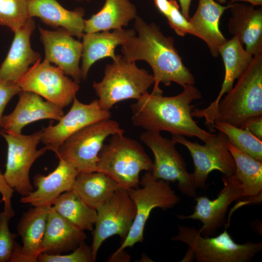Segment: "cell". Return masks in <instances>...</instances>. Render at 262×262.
<instances>
[{
  "instance_id": "8d00e7d4",
  "label": "cell",
  "mask_w": 262,
  "mask_h": 262,
  "mask_svg": "<svg viewBox=\"0 0 262 262\" xmlns=\"http://www.w3.org/2000/svg\"><path fill=\"white\" fill-rule=\"evenodd\" d=\"M14 191V189L6 181L3 174L0 170V193L2 196V201L4 202L3 211L7 213L10 219L15 214L11 203V198Z\"/></svg>"
},
{
  "instance_id": "60d3db41",
  "label": "cell",
  "mask_w": 262,
  "mask_h": 262,
  "mask_svg": "<svg viewBox=\"0 0 262 262\" xmlns=\"http://www.w3.org/2000/svg\"><path fill=\"white\" fill-rule=\"evenodd\" d=\"M181 7V13L189 20L190 8L192 0H179Z\"/></svg>"
},
{
  "instance_id": "4316f807",
  "label": "cell",
  "mask_w": 262,
  "mask_h": 262,
  "mask_svg": "<svg viewBox=\"0 0 262 262\" xmlns=\"http://www.w3.org/2000/svg\"><path fill=\"white\" fill-rule=\"evenodd\" d=\"M119 187L117 182L100 171L79 173L72 190L87 205L97 210L112 196Z\"/></svg>"
},
{
  "instance_id": "ab89813d",
  "label": "cell",
  "mask_w": 262,
  "mask_h": 262,
  "mask_svg": "<svg viewBox=\"0 0 262 262\" xmlns=\"http://www.w3.org/2000/svg\"><path fill=\"white\" fill-rule=\"evenodd\" d=\"M159 12L167 17L169 15L171 6L169 0H153Z\"/></svg>"
},
{
  "instance_id": "d590c367",
  "label": "cell",
  "mask_w": 262,
  "mask_h": 262,
  "mask_svg": "<svg viewBox=\"0 0 262 262\" xmlns=\"http://www.w3.org/2000/svg\"><path fill=\"white\" fill-rule=\"evenodd\" d=\"M21 91L16 83L0 79V135L2 132L1 121L4 109L11 98Z\"/></svg>"
},
{
  "instance_id": "4dcf8cb0",
  "label": "cell",
  "mask_w": 262,
  "mask_h": 262,
  "mask_svg": "<svg viewBox=\"0 0 262 262\" xmlns=\"http://www.w3.org/2000/svg\"><path fill=\"white\" fill-rule=\"evenodd\" d=\"M214 129L223 132L228 142L252 158L262 162V141L248 130L215 120Z\"/></svg>"
},
{
  "instance_id": "603a6c76",
  "label": "cell",
  "mask_w": 262,
  "mask_h": 262,
  "mask_svg": "<svg viewBox=\"0 0 262 262\" xmlns=\"http://www.w3.org/2000/svg\"><path fill=\"white\" fill-rule=\"evenodd\" d=\"M27 3L30 17H38L48 26L63 28L73 36L82 37L85 15L83 8L68 10L57 0H27Z\"/></svg>"
},
{
  "instance_id": "4fadbf2b",
  "label": "cell",
  "mask_w": 262,
  "mask_h": 262,
  "mask_svg": "<svg viewBox=\"0 0 262 262\" xmlns=\"http://www.w3.org/2000/svg\"><path fill=\"white\" fill-rule=\"evenodd\" d=\"M91 248L94 262L103 242L118 235L122 242L127 236L136 214L135 205L127 189L119 187L111 198L97 210Z\"/></svg>"
},
{
  "instance_id": "8fae6325",
  "label": "cell",
  "mask_w": 262,
  "mask_h": 262,
  "mask_svg": "<svg viewBox=\"0 0 262 262\" xmlns=\"http://www.w3.org/2000/svg\"><path fill=\"white\" fill-rule=\"evenodd\" d=\"M16 83L21 90L33 92L62 109L73 102L80 89L79 82L45 59L30 66Z\"/></svg>"
},
{
  "instance_id": "5b68a950",
  "label": "cell",
  "mask_w": 262,
  "mask_h": 262,
  "mask_svg": "<svg viewBox=\"0 0 262 262\" xmlns=\"http://www.w3.org/2000/svg\"><path fill=\"white\" fill-rule=\"evenodd\" d=\"M104 74L101 81L95 82L93 87L100 107L105 110L110 111L123 100H137L154 83L153 75L119 55L106 66Z\"/></svg>"
},
{
  "instance_id": "d6a6232c",
  "label": "cell",
  "mask_w": 262,
  "mask_h": 262,
  "mask_svg": "<svg viewBox=\"0 0 262 262\" xmlns=\"http://www.w3.org/2000/svg\"><path fill=\"white\" fill-rule=\"evenodd\" d=\"M37 262H91L94 261L91 247L83 242L69 254L49 255L41 253L37 258Z\"/></svg>"
},
{
  "instance_id": "ac0fdd59",
  "label": "cell",
  "mask_w": 262,
  "mask_h": 262,
  "mask_svg": "<svg viewBox=\"0 0 262 262\" xmlns=\"http://www.w3.org/2000/svg\"><path fill=\"white\" fill-rule=\"evenodd\" d=\"M18 95V101L13 111L2 117L1 127L4 132L20 134L29 124L43 119L59 121L64 115L62 108L43 100L33 92L21 90Z\"/></svg>"
},
{
  "instance_id": "74e56055",
  "label": "cell",
  "mask_w": 262,
  "mask_h": 262,
  "mask_svg": "<svg viewBox=\"0 0 262 262\" xmlns=\"http://www.w3.org/2000/svg\"><path fill=\"white\" fill-rule=\"evenodd\" d=\"M241 128L248 130L254 136L262 140V115L249 118Z\"/></svg>"
},
{
  "instance_id": "6da1fadb",
  "label": "cell",
  "mask_w": 262,
  "mask_h": 262,
  "mask_svg": "<svg viewBox=\"0 0 262 262\" xmlns=\"http://www.w3.org/2000/svg\"><path fill=\"white\" fill-rule=\"evenodd\" d=\"M134 29L136 34L122 45L121 51L130 61L142 60L149 65L154 78L151 94H163L161 82L169 86L174 82L183 87L195 84V79L183 63L172 36L164 35L159 26L147 23L138 15L134 19Z\"/></svg>"
},
{
  "instance_id": "ba28073f",
  "label": "cell",
  "mask_w": 262,
  "mask_h": 262,
  "mask_svg": "<svg viewBox=\"0 0 262 262\" xmlns=\"http://www.w3.org/2000/svg\"><path fill=\"white\" fill-rule=\"evenodd\" d=\"M140 184L142 187L128 190L135 205L136 214L127 236L112 256L126 247H132L136 243L143 241L145 226L153 209L158 207L166 210L173 207L180 201L168 181L155 179L150 172L143 176Z\"/></svg>"
},
{
  "instance_id": "83f0119b",
  "label": "cell",
  "mask_w": 262,
  "mask_h": 262,
  "mask_svg": "<svg viewBox=\"0 0 262 262\" xmlns=\"http://www.w3.org/2000/svg\"><path fill=\"white\" fill-rule=\"evenodd\" d=\"M51 207L33 206L22 214L17 225L23 252L35 262H37V258L41 253L48 215Z\"/></svg>"
},
{
  "instance_id": "7c38bea8",
  "label": "cell",
  "mask_w": 262,
  "mask_h": 262,
  "mask_svg": "<svg viewBox=\"0 0 262 262\" xmlns=\"http://www.w3.org/2000/svg\"><path fill=\"white\" fill-rule=\"evenodd\" d=\"M172 139L185 146L192 156L194 171L191 175L196 189H206L208 175L213 170L227 176L234 174V161L227 146V137L223 132L219 131L204 145L190 141L182 135H172Z\"/></svg>"
},
{
  "instance_id": "ffe728a7",
  "label": "cell",
  "mask_w": 262,
  "mask_h": 262,
  "mask_svg": "<svg viewBox=\"0 0 262 262\" xmlns=\"http://www.w3.org/2000/svg\"><path fill=\"white\" fill-rule=\"evenodd\" d=\"M35 28L33 18L14 33L7 56L0 67V79L16 83L28 71L30 65L41 61L39 53L32 48L30 38Z\"/></svg>"
},
{
  "instance_id": "d6986e66",
  "label": "cell",
  "mask_w": 262,
  "mask_h": 262,
  "mask_svg": "<svg viewBox=\"0 0 262 262\" xmlns=\"http://www.w3.org/2000/svg\"><path fill=\"white\" fill-rule=\"evenodd\" d=\"M79 173L72 164L59 159L58 166L52 172L47 176L37 174L34 177L36 189L21 196L20 202L33 206H52L62 194L72 190Z\"/></svg>"
},
{
  "instance_id": "52a82bcc",
  "label": "cell",
  "mask_w": 262,
  "mask_h": 262,
  "mask_svg": "<svg viewBox=\"0 0 262 262\" xmlns=\"http://www.w3.org/2000/svg\"><path fill=\"white\" fill-rule=\"evenodd\" d=\"M119 123L107 118L89 124L72 134L59 147V159L72 164L79 173L97 171L98 154L109 136L124 134Z\"/></svg>"
},
{
  "instance_id": "277c9868",
  "label": "cell",
  "mask_w": 262,
  "mask_h": 262,
  "mask_svg": "<svg viewBox=\"0 0 262 262\" xmlns=\"http://www.w3.org/2000/svg\"><path fill=\"white\" fill-rule=\"evenodd\" d=\"M227 94L219 102L215 120L241 128L249 118L262 115V54L254 56Z\"/></svg>"
},
{
  "instance_id": "b9f144b4",
  "label": "cell",
  "mask_w": 262,
  "mask_h": 262,
  "mask_svg": "<svg viewBox=\"0 0 262 262\" xmlns=\"http://www.w3.org/2000/svg\"><path fill=\"white\" fill-rule=\"evenodd\" d=\"M237 1H245L249 2L250 5L255 7L256 6H262V0H231L230 3H234Z\"/></svg>"
},
{
  "instance_id": "7bdbcfd3",
  "label": "cell",
  "mask_w": 262,
  "mask_h": 262,
  "mask_svg": "<svg viewBox=\"0 0 262 262\" xmlns=\"http://www.w3.org/2000/svg\"><path fill=\"white\" fill-rule=\"evenodd\" d=\"M217 2L220 3V4H224L226 2L227 0H214Z\"/></svg>"
},
{
  "instance_id": "484cf974",
  "label": "cell",
  "mask_w": 262,
  "mask_h": 262,
  "mask_svg": "<svg viewBox=\"0 0 262 262\" xmlns=\"http://www.w3.org/2000/svg\"><path fill=\"white\" fill-rule=\"evenodd\" d=\"M137 16L136 6L129 0H105L98 13L84 19V33L121 30Z\"/></svg>"
},
{
  "instance_id": "44dd1931",
  "label": "cell",
  "mask_w": 262,
  "mask_h": 262,
  "mask_svg": "<svg viewBox=\"0 0 262 262\" xmlns=\"http://www.w3.org/2000/svg\"><path fill=\"white\" fill-rule=\"evenodd\" d=\"M229 33L239 38L253 56L262 54V8L249 4L230 3Z\"/></svg>"
},
{
  "instance_id": "7a4b0ae2",
  "label": "cell",
  "mask_w": 262,
  "mask_h": 262,
  "mask_svg": "<svg viewBox=\"0 0 262 262\" xmlns=\"http://www.w3.org/2000/svg\"><path fill=\"white\" fill-rule=\"evenodd\" d=\"M183 88L180 94L172 97L145 92L131 105L133 125L147 131L196 137L205 143L211 141L216 133L200 128L191 114L195 107L191 103L202 97L200 91L191 84Z\"/></svg>"
},
{
  "instance_id": "e0dca14e",
  "label": "cell",
  "mask_w": 262,
  "mask_h": 262,
  "mask_svg": "<svg viewBox=\"0 0 262 262\" xmlns=\"http://www.w3.org/2000/svg\"><path fill=\"white\" fill-rule=\"evenodd\" d=\"M40 40L45 50V60L60 68L67 76L80 82L82 78L79 63L82 42L76 40L66 30H48L39 27Z\"/></svg>"
},
{
  "instance_id": "9a60e30c",
  "label": "cell",
  "mask_w": 262,
  "mask_h": 262,
  "mask_svg": "<svg viewBox=\"0 0 262 262\" xmlns=\"http://www.w3.org/2000/svg\"><path fill=\"white\" fill-rule=\"evenodd\" d=\"M111 116L110 111L102 109L98 99L85 104L75 97L69 111L57 124H50L43 129L41 142L47 150L55 153L59 147L72 134L94 122L110 118Z\"/></svg>"
},
{
  "instance_id": "f35d334b",
  "label": "cell",
  "mask_w": 262,
  "mask_h": 262,
  "mask_svg": "<svg viewBox=\"0 0 262 262\" xmlns=\"http://www.w3.org/2000/svg\"><path fill=\"white\" fill-rule=\"evenodd\" d=\"M9 262H35L23 252L22 246L15 242Z\"/></svg>"
},
{
  "instance_id": "f1b7e54d",
  "label": "cell",
  "mask_w": 262,
  "mask_h": 262,
  "mask_svg": "<svg viewBox=\"0 0 262 262\" xmlns=\"http://www.w3.org/2000/svg\"><path fill=\"white\" fill-rule=\"evenodd\" d=\"M227 146L235 164V171L233 175L241 184L244 197L261 202L262 162L241 151L228 142Z\"/></svg>"
},
{
  "instance_id": "ee69618b",
  "label": "cell",
  "mask_w": 262,
  "mask_h": 262,
  "mask_svg": "<svg viewBox=\"0 0 262 262\" xmlns=\"http://www.w3.org/2000/svg\"><path fill=\"white\" fill-rule=\"evenodd\" d=\"M76 1H83V0H85V1H89L91 0H75Z\"/></svg>"
},
{
  "instance_id": "7402d4cb",
  "label": "cell",
  "mask_w": 262,
  "mask_h": 262,
  "mask_svg": "<svg viewBox=\"0 0 262 262\" xmlns=\"http://www.w3.org/2000/svg\"><path fill=\"white\" fill-rule=\"evenodd\" d=\"M136 34L134 29L84 33L82 37V78L86 79L90 67L98 60L106 57L115 60L116 47L122 46Z\"/></svg>"
},
{
  "instance_id": "2e32d148",
  "label": "cell",
  "mask_w": 262,
  "mask_h": 262,
  "mask_svg": "<svg viewBox=\"0 0 262 262\" xmlns=\"http://www.w3.org/2000/svg\"><path fill=\"white\" fill-rule=\"evenodd\" d=\"M225 67V76L218 95L207 107L202 109H195L192 116L204 117L205 123L211 131L214 130L213 125L218 114V107L223 96L229 92L233 87L234 81L238 79L251 64L254 56L247 52L239 38L236 36L226 40L219 48Z\"/></svg>"
},
{
  "instance_id": "1f68e13d",
  "label": "cell",
  "mask_w": 262,
  "mask_h": 262,
  "mask_svg": "<svg viewBox=\"0 0 262 262\" xmlns=\"http://www.w3.org/2000/svg\"><path fill=\"white\" fill-rule=\"evenodd\" d=\"M30 18L27 0H0V26L7 27L15 33Z\"/></svg>"
},
{
  "instance_id": "cb8c5ba5",
  "label": "cell",
  "mask_w": 262,
  "mask_h": 262,
  "mask_svg": "<svg viewBox=\"0 0 262 262\" xmlns=\"http://www.w3.org/2000/svg\"><path fill=\"white\" fill-rule=\"evenodd\" d=\"M230 5L223 6L214 0H199L195 14L188 20L192 35L206 43L213 57L219 55V48L227 40L220 30L219 20Z\"/></svg>"
},
{
  "instance_id": "d4e9b609",
  "label": "cell",
  "mask_w": 262,
  "mask_h": 262,
  "mask_svg": "<svg viewBox=\"0 0 262 262\" xmlns=\"http://www.w3.org/2000/svg\"><path fill=\"white\" fill-rule=\"evenodd\" d=\"M86 238L84 230L68 221L51 206L48 215L41 253L59 255L73 251Z\"/></svg>"
},
{
  "instance_id": "30bf717a",
  "label": "cell",
  "mask_w": 262,
  "mask_h": 262,
  "mask_svg": "<svg viewBox=\"0 0 262 262\" xmlns=\"http://www.w3.org/2000/svg\"><path fill=\"white\" fill-rule=\"evenodd\" d=\"M140 138L153 153L152 176L157 180L177 182V187L183 194L195 197L196 189L184 159L176 149L177 142L172 138L163 137L160 132L147 131L141 134Z\"/></svg>"
},
{
  "instance_id": "5bb4252c",
  "label": "cell",
  "mask_w": 262,
  "mask_h": 262,
  "mask_svg": "<svg viewBox=\"0 0 262 262\" xmlns=\"http://www.w3.org/2000/svg\"><path fill=\"white\" fill-rule=\"evenodd\" d=\"M222 180L224 186L216 198L211 200L206 196L195 197L196 205L191 214L177 215L180 219L199 220L202 226L198 231L204 237L213 236L219 228L226 224L229 206L244 198L241 184L233 175H223Z\"/></svg>"
},
{
  "instance_id": "f546056e",
  "label": "cell",
  "mask_w": 262,
  "mask_h": 262,
  "mask_svg": "<svg viewBox=\"0 0 262 262\" xmlns=\"http://www.w3.org/2000/svg\"><path fill=\"white\" fill-rule=\"evenodd\" d=\"M70 223L83 230H93L97 211L87 205L72 190L62 194L52 205Z\"/></svg>"
},
{
  "instance_id": "836d02e7",
  "label": "cell",
  "mask_w": 262,
  "mask_h": 262,
  "mask_svg": "<svg viewBox=\"0 0 262 262\" xmlns=\"http://www.w3.org/2000/svg\"><path fill=\"white\" fill-rule=\"evenodd\" d=\"M7 213L0 212V262H9L17 235L11 232Z\"/></svg>"
},
{
  "instance_id": "8992f818",
  "label": "cell",
  "mask_w": 262,
  "mask_h": 262,
  "mask_svg": "<svg viewBox=\"0 0 262 262\" xmlns=\"http://www.w3.org/2000/svg\"><path fill=\"white\" fill-rule=\"evenodd\" d=\"M171 240L189 246L196 262H248L262 249V242H234L227 229L215 237H204L194 227L178 226Z\"/></svg>"
},
{
  "instance_id": "3957f363",
  "label": "cell",
  "mask_w": 262,
  "mask_h": 262,
  "mask_svg": "<svg viewBox=\"0 0 262 262\" xmlns=\"http://www.w3.org/2000/svg\"><path fill=\"white\" fill-rule=\"evenodd\" d=\"M153 162L137 140L124 134L112 135L98 154L97 171L114 179L119 187L129 189L140 185L141 171L151 172Z\"/></svg>"
},
{
  "instance_id": "e575fe53",
  "label": "cell",
  "mask_w": 262,
  "mask_h": 262,
  "mask_svg": "<svg viewBox=\"0 0 262 262\" xmlns=\"http://www.w3.org/2000/svg\"><path fill=\"white\" fill-rule=\"evenodd\" d=\"M171 9L166 17L169 26L179 35L184 36L187 34H193L191 26L182 14L176 0H169Z\"/></svg>"
},
{
  "instance_id": "9c48e42d",
  "label": "cell",
  "mask_w": 262,
  "mask_h": 262,
  "mask_svg": "<svg viewBox=\"0 0 262 262\" xmlns=\"http://www.w3.org/2000/svg\"><path fill=\"white\" fill-rule=\"evenodd\" d=\"M43 129L32 134H13L2 131L1 135L7 144V156L3 173L8 184L22 196L33 190L30 179V170L35 160L47 150L44 147L37 149Z\"/></svg>"
}]
</instances>
